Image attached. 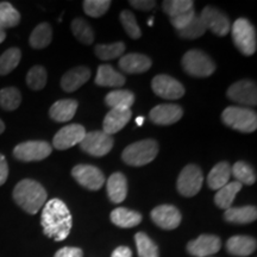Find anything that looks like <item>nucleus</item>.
<instances>
[{"label": "nucleus", "mask_w": 257, "mask_h": 257, "mask_svg": "<svg viewBox=\"0 0 257 257\" xmlns=\"http://www.w3.org/2000/svg\"><path fill=\"white\" fill-rule=\"evenodd\" d=\"M4 131H5V124H4V121L0 119V135L4 133Z\"/></svg>", "instance_id": "49"}, {"label": "nucleus", "mask_w": 257, "mask_h": 257, "mask_svg": "<svg viewBox=\"0 0 257 257\" xmlns=\"http://www.w3.org/2000/svg\"><path fill=\"white\" fill-rule=\"evenodd\" d=\"M221 120L225 125L240 133L250 134L257 128L256 112L245 107L229 106L221 113Z\"/></svg>", "instance_id": "5"}, {"label": "nucleus", "mask_w": 257, "mask_h": 257, "mask_svg": "<svg viewBox=\"0 0 257 257\" xmlns=\"http://www.w3.org/2000/svg\"><path fill=\"white\" fill-rule=\"evenodd\" d=\"M159 154V144L154 140L138 141L124 149L121 159L127 166L142 167L155 160Z\"/></svg>", "instance_id": "4"}, {"label": "nucleus", "mask_w": 257, "mask_h": 257, "mask_svg": "<svg viewBox=\"0 0 257 257\" xmlns=\"http://www.w3.org/2000/svg\"><path fill=\"white\" fill-rule=\"evenodd\" d=\"M78 101L74 99H62L54 102L49 110V115L51 119L59 123H66L73 119V117L78 110Z\"/></svg>", "instance_id": "21"}, {"label": "nucleus", "mask_w": 257, "mask_h": 257, "mask_svg": "<svg viewBox=\"0 0 257 257\" xmlns=\"http://www.w3.org/2000/svg\"><path fill=\"white\" fill-rule=\"evenodd\" d=\"M152 88L156 95L167 100H175L185 94V87L182 83L166 74H160L153 79Z\"/></svg>", "instance_id": "12"}, {"label": "nucleus", "mask_w": 257, "mask_h": 257, "mask_svg": "<svg viewBox=\"0 0 257 257\" xmlns=\"http://www.w3.org/2000/svg\"><path fill=\"white\" fill-rule=\"evenodd\" d=\"M111 257H133V251L127 246H118L117 249H114V251L112 252Z\"/></svg>", "instance_id": "47"}, {"label": "nucleus", "mask_w": 257, "mask_h": 257, "mask_svg": "<svg viewBox=\"0 0 257 257\" xmlns=\"http://www.w3.org/2000/svg\"><path fill=\"white\" fill-rule=\"evenodd\" d=\"M152 219L163 230H174L181 223L182 216L173 205H160L152 211Z\"/></svg>", "instance_id": "16"}, {"label": "nucleus", "mask_w": 257, "mask_h": 257, "mask_svg": "<svg viewBox=\"0 0 257 257\" xmlns=\"http://www.w3.org/2000/svg\"><path fill=\"white\" fill-rule=\"evenodd\" d=\"M120 22L124 30L126 31V34L128 35V37H131L133 40H138V38L142 36V31H141L140 25H138L133 12L126 11V10L121 12Z\"/></svg>", "instance_id": "42"}, {"label": "nucleus", "mask_w": 257, "mask_h": 257, "mask_svg": "<svg viewBox=\"0 0 257 257\" xmlns=\"http://www.w3.org/2000/svg\"><path fill=\"white\" fill-rule=\"evenodd\" d=\"M22 102V94L16 87H6L0 91V106L5 111L17 110Z\"/></svg>", "instance_id": "37"}, {"label": "nucleus", "mask_w": 257, "mask_h": 257, "mask_svg": "<svg viewBox=\"0 0 257 257\" xmlns=\"http://www.w3.org/2000/svg\"><path fill=\"white\" fill-rule=\"evenodd\" d=\"M53 40V29L48 23L38 24L30 35V46L34 49H43L51 43Z\"/></svg>", "instance_id": "29"}, {"label": "nucleus", "mask_w": 257, "mask_h": 257, "mask_svg": "<svg viewBox=\"0 0 257 257\" xmlns=\"http://www.w3.org/2000/svg\"><path fill=\"white\" fill-rule=\"evenodd\" d=\"M130 108H113L106 114L104 123H102V131L112 136L113 134L119 133L125 125L131 119Z\"/></svg>", "instance_id": "18"}, {"label": "nucleus", "mask_w": 257, "mask_h": 257, "mask_svg": "<svg viewBox=\"0 0 257 257\" xmlns=\"http://www.w3.org/2000/svg\"><path fill=\"white\" fill-rule=\"evenodd\" d=\"M105 102L111 110H113V108H130L135 102V94L127 89L112 91L106 95Z\"/></svg>", "instance_id": "30"}, {"label": "nucleus", "mask_w": 257, "mask_h": 257, "mask_svg": "<svg viewBox=\"0 0 257 257\" xmlns=\"http://www.w3.org/2000/svg\"><path fill=\"white\" fill-rule=\"evenodd\" d=\"M135 240H136L137 251L140 257H160L159 248L147 233H136Z\"/></svg>", "instance_id": "35"}, {"label": "nucleus", "mask_w": 257, "mask_h": 257, "mask_svg": "<svg viewBox=\"0 0 257 257\" xmlns=\"http://www.w3.org/2000/svg\"><path fill=\"white\" fill-rule=\"evenodd\" d=\"M227 98L237 104L245 106L257 105L256 83L250 80H239L231 85L226 92Z\"/></svg>", "instance_id": "13"}, {"label": "nucleus", "mask_w": 257, "mask_h": 257, "mask_svg": "<svg viewBox=\"0 0 257 257\" xmlns=\"http://www.w3.org/2000/svg\"><path fill=\"white\" fill-rule=\"evenodd\" d=\"M205 31H206V28H205L204 23H202L200 17L195 15V17L192 19V22L187 27L176 32L180 37L186 38V40H195V38L201 37L205 34Z\"/></svg>", "instance_id": "40"}, {"label": "nucleus", "mask_w": 257, "mask_h": 257, "mask_svg": "<svg viewBox=\"0 0 257 257\" xmlns=\"http://www.w3.org/2000/svg\"><path fill=\"white\" fill-rule=\"evenodd\" d=\"M150 67H152V60L143 54H127L119 60V68L127 74L148 72Z\"/></svg>", "instance_id": "20"}, {"label": "nucleus", "mask_w": 257, "mask_h": 257, "mask_svg": "<svg viewBox=\"0 0 257 257\" xmlns=\"http://www.w3.org/2000/svg\"><path fill=\"white\" fill-rule=\"evenodd\" d=\"M72 176L79 185L89 191H98L105 184V176L101 170L91 165L75 166L72 169Z\"/></svg>", "instance_id": "11"}, {"label": "nucleus", "mask_w": 257, "mask_h": 257, "mask_svg": "<svg viewBox=\"0 0 257 257\" xmlns=\"http://www.w3.org/2000/svg\"><path fill=\"white\" fill-rule=\"evenodd\" d=\"M232 41L243 55L251 56L257 49L256 29L246 18H238L231 25Z\"/></svg>", "instance_id": "3"}, {"label": "nucleus", "mask_w": 257, "mask_h": 257, "mask_svg": "<svg viewBox=\"0 0 257 257\" xmlns=\"http://www.w3.org/2000/svg\"><path fill=\"white\" fill-rule=\"evenodd\" d=\"M125 51L123 42H115L111 44H98L95 47V55L102 61H110L118 59Z\"/></svg>", "instance_id": "36"}, {"label": "nucleus", "mask_w": 257, "mask_h": 257, "mask_svg": "<svg viewBox=\"0 0 257 257\" xmlns=\"http://www.w3.org/2000/svg\"><path fill=\"white\" fill-rule=\"evenodd\" d=\"M5 38H6L5 31H0V43H3V42L5 41Z\"/></svg>", "instance_id": "48"}, {"label": "nucleus", "mask_w": 257, "mask_h": 257, "mask_svg": "<svg viewBox=\"0 0 257 257\" xmlns=\"http://www.w3.org/2000/svg\"><path fill=\"white\" fill-rule=\"evenodd\" d=\"M22 59V51L18 48H10L0 56V75H8L16 69Z\"/></svg>", "instance_id": "34"}, {"label": "nucleus", "mask_w": 257, "mask_h": 257, "mask_svg": "<svg viewBox=\"0 0 257 257\" xmlns=\"http://www.w3.org/2000/svg\"><path fill=\"white\" fill-rule=\"evenodd\" d=\"M82 152L94 157H102L107 155L113 148V138L104 131H92L86 133L83 140L80 142Z\"/></svg>", "instance_id": "8"}, {"label": "nucleus", "mask_w": 257, "mask_h": 257, "mask_svg": "<svg viewBox=\"0 0 257 257\" xmlns=\"http://www.w3.org/2000/svg\"><path fill=\"white\" fill-rule=\"evenodd\" d=\"M193 5H194V3L192 0H166V2H163L162 8L165 14L172 18L194 9Z\"/></svg>", "instance_id": "39"}, {"label": "nucleus", "mask_w": 257, "mask_h": 257, "mask_svg": "<svg viewBox=\"0 0 257 257\" xmlns=\"http://www.w3.org/2000/svg\"><path fill=\"white\" fill-rule=\"evenodd\" d=\"M70 29L76 40L83 44H92L94 42V32L91 25L82 18H75L70 24Z\"/></svg>", "instance_id": "33"}, {"label": "nucleus", "mask_w": 257, "mask_h": 257, "mask_svg": "<svg viewBox=\"0 0 257 257\" xmlns=\"http://www.w3.org/2000/svg\"><path fill=\"white\" fill-rule=\"evenodd\" d=\"M41 224L47 237L61 242L69 236L73 217L67 205L61 199H51L43 206Z\"/></svg>", "instance_id": "1"}, {"label": "nucleus", "mask_w": 257, "mask_h": 257, "mask_svg": "<svg viewBox=\"0 0 257 257\" xmlns=\"http://www.w3.org/2000/svg\"><path fill=\"white\" fill-rule=\"evenodd\" d=\"M86 130L80 124H70L61 128L53 140V146L57 150H67L83 140Z\"/></svg>", "instance_id": "14"}, {"label": "nucleus", "mask_w": 257, "mask_h": 257, "mask_svg": "<svg viewBox=\"0 0 257 257\" xmlns=\"http://www.w3.org/2000/svg\"><path fill=\"white\" fill-rule=\"evenodd\" d=\"M182 68L187 74L195 78H207L216 70L213 60L204 51L193 49L182 57Z\"/></svg>", "instance_id": "6"}, {"label": "nucleus", "mask_w": 257, "mask_h": 257, "mask_svg": "<svg viewBox=\"0 0 257 257\" xmlns=\"http://www.w3.org/2000/svg\"><path fill=\"white\" fill-rule=\"evenodd\" d=\"M256 239L250 236H233L227 240L226 249L231 255L246 257L256 250Z\"/></svg>", "instance_id": "24"}, {"label": "nucleus", "mask_w": 257, "mask_h": 257, "mask_svg": "<svg viewBox=\"0 0 257 257\" xmlns=\"http://www.w3.org/2000/svg\"><path fill=\"white\" fill-rule=\"evenodd\" d=\"M149 25H153V18H150V21H149V23H148Z\"/></svg>", "instance_id": "51"}, {"label": "nucleus", "mask_w": 257, "mask_h": 257, "mask_svg": "<svg viewBox=\"0 0 257 257\" xmlns=\"http://www.w3.org/2000/svg\"><path fill=\"white\" fill-rule=\"evenodd\" d=\"M111 220L117 226L128 229V227L137 226L142 221V214L125 207H117L112 211Z\"/></svg>", "instance_id": "25"}, {"label": "nucleus", "mask_w": 257, "mask_h": 257, "mask_svg": "<svg viewBox=\"0 0 257 257\" xmlns=\"http://www.w3.org/2000/svg\"><path fill=\"white\" fill-rule=\"evenodd\" d=\"M143 119H144L143 117L137 118V119H136V123H137V125H142V124H143Z\"/></svg>", "instance_id": "50"}, {"label": "nucleus", "mask_w": 257, "mask_h": 257, "mask_svg": "<svg viewBox=\"0 0 257 257\" xmlns=\"http://www.w3.org/2000/svg\"><path fill=\"white\" fill-rule=\"evenodd\" d=\"M221 248V240L214 234H201L187 244V251L194 257H211Z\"/></svg>", "instance_id": "15"}, {"label": "nucleus", "mask_w": 257, "mask_h": 257, "mask_svg": "<svg viewBox=\"0 0 257 257\" xmlns=\"http://www.w3.org/2000/svg\"><path fill=\"white\" fill-rule=\"evenodd\" d=\"M91 78V70L87 67L80 66L70 69L61 79V87L66 92H74L85 85Z\"/></svg>", "instance_id": "19"}, {"label": "nucleus", "mask_w": 257, "mask_h": 257, "mask_svg": "<svg viewBox=\"0 0 257 257\" xmlns=\"http://www.w3.org/2000/svg\"><path fill=\"white\" fill-rule=\"evenodd\" d=\"M82 5L86 15L93 18H99L107 12L111 6V2L108 0H85Z\"/></svg>", "instance_id": "41"}, {"label": "nucleus", "mask_w": 257, "mask_h": 257, "mask_svg": "<svg viewBox=\"0 0 257 257\" xmlns=\"http://www.w3.org/2000/svg\"><path fill=\"white\" fill-rule=\"evenodd\" d=\"M243 185H240L239 182L233 181V182H229L221 187L220 189H218L216 197H214V202L219 208H223V210L226 211L227 208L231 207V205L233 204L234 198H236L237 193H238L240 189H242Z\"/></svg>", "instance_id": "28"}, {"label": "nucleus", "mask_w": 257, "mask_h": 257, "mask_svg": "<svg viewBox=\"0 0 257 257\" xmlns=\"http://www.w3.org/2000/svg\"><path fill=\"white\" fill-rule=\"evenodd\" d=\"M195 15H197L195 14V10L192 9L189 10V11L185 12V14H181L179 16H175V17L170 18V23H172L173 27L175 28L176 31H180L191 23L192 19L195 17Z\"/></svg>", "instance_id": "43"}, {"label": "nucleus", "mask_w": 257, "mask_h": 257, "mask_svg": "<svg viewBox=\"0 0 257 257\" xmlns=\"http://www.w3.org/2000/svg\"><path fill=\"white\" fill-rule=\"evenodd\" d=\"M82 256L83 253L81 249L74 248V246H64V248L60 249L54 257H82Z\"/></svg>", "instance_id": "44"}, {"label": "nucleus", "mask_w": 257, "mask_h": 257, "mask_svg": "<svg viewBox=\"0 0 257 257\" xmlns=\"http://www.w3.org/2000/svg\"><path fill=\"white\" fill-rule=\"evenodd\" d=\"M184 115L181 106L176 104H161L150 111L149 118L154 124L172 125L179 121Z\"/></svg>", "instance_id": "17"}, {"label": "nucleus", "mask_w": 257, "mask_h": 257, "mask_svg": "<svg viewBox=\"0 0 257 257\" xmlns=\"http://www.w3.org/2000/svg\"><path fill=\"white\" fill-rule=\"evenodd\" d=\"M53 148L46 141H28L15 147L14 156L22 162H35L47 159Z\"/></svg>", "instance_id": "9"}, {"label": "nucleus", "mask_w": 257, "mask_h": 257, "mask_svg": "<svg viewBox=\"0 0 257 257\" xmlns=\"http://www.w3.org/2000/svg\"><path fill=\"white\" fill-rule=\"evenodd\" d=\"M130 5L141 11H150L155 8L156 3L154 0H131Z\"/></svg>", "instance_id": "45"}, {"label": "nucleus", "mask_w": 257, "mask_h": 257, "mask_svg": "<svg viewBox=\"0 0 257 257\" xmlns=\"http://www.w3.org/2000/svg\"><path fill=\"white\" fill-rule=\"evenodd\" d=\"M257 218V208L255 206L230 207L225 211L224 219L233 224H249Z\"/></svg>", "instance_id": "26"}, {"label": "nucleus", "mask_w": 257, "mask_h": 257, "mask_svg": "<svg viewBox=\"0 0 257 257\" xmlns=\"http://www.w3.org/2000/svg\"><path fill=\"white\" fill-rule=\"evenodd\" d=\"M47 70L42 66H34L28 72L27 85L32 91H41L47 85Z\"/></svg>", "instance_id": "38"}, {"label": "nucleus", "mask_w": 257, "mask_h": 257, "mask_svg": "<svg viewBox=\"0 0 257 257\" xmlns=\"http://www.w3.org/2000/svg\"><path fill=\"white\" fill-rule=\"evenodd\" d=\"M202 182L204 175L201 169L195 165H188L180 173L176 181V188L181 195L191 198L198 194L202 187Z\"/></svg>", "instance_id": "7"}, {"label": "nucleus", "mask_w": 257, "mask_h": 257, "mask_svg": "<svg viewBox=\"0 0 257 257\" xmlns=\"http://www.w3.org/2000/svg\"><path fill=\"white\" fill-rule=\"evenodd\" d=\"M125 76L114 68H112L110 64H101L99 66L98 72L95 76V83L101 87H121L124 85Z\"/></svg>", "instance_id": "23"}, {"label": "nucleus", "mask_w": 257, "mask_h": 257, "mask_svg": "<svg viewBox=\"0 0 257 257\" xmlns=\"http://www.w3.org/2000/svg\"><path fill=\"white\" fill-rule=\"evenodd\" d=\"M231 175L234 176L240 185H253L256 182V172L249 163L238 161L231 167Z\"/></svg>", "instance_id": "32"}, {"label": "nucleus", "mask_w": 257, "mask_h": 257, "mask_svg": "<svg viewBox=\"0 0 257 257\" xmlns=\"http://www.w3.org/2000/svg\"><path fill=\"white\" fill-rule=\"evenodd\" d=\"M231 178V166L227 162L217 163L211 169L207 176V185L211 189H220L225 185L229 184Z\"/></svg>", "instance_id": "27"}, {"label": "nucleus", "mask_w": 257, "mask_h": 257, "mask_svg": "<svg viewBox=\"0 0 257 257\" xmlns=\"http://www.w3.org/2000/svg\"><path fill=\"white\" fill-rule=\"evenodd\" d=\"M14 200L29 214H36L46 205L47 191L40 182L31 179L19 181L14 189Z\"/></svg>", "instance_id": "2"}, {"label": "nucleus", "mask_w": 257, "mask_h": 257, "mask_svg": "<svg viewBox=\"0 0 257 257\" xmlns=\"http://www.w3.org/2000/svg\"><path fill=\"white\" fill-rule=\"evenodd\" d=\"M108 198L114 204H120L125 200L127 194V180L121 173H113L106 184Z\"/></svg>", "instance_id": "22"}, {"label": "nucleus", "mask_w": 257, "mask_h": 257, "mask_svg": "<svg viewBox=\"0 0 257 257\" xmlns=\"http://www.w3.org/2000/svg\"><path fill=\"white\" fill-rule=\"evenodd\" d=\"M9 176V165L5 156L0 154V186H3L6 182Z\"/></svg>", "instance_id": "46"}, {"label": "nucleus", "mask_w": 257, "mask_h": 257, "mask_svg": "<svg viewBox=\"0 0 257 257\" xmlns=\"http://www.w3.org/2000/svg\"><path fill=\"white\" fill-rule=\"evenodd\" d=\"M21 22V14L14 5L8 2L0 3V31L17 27Z\"/></svg>", "instance_id": "31"}, {"label": "nucleus", "mask_w": 257, "mask_h": 257, "mask_svg": "<svg viewBox=\"0 0 257 257\" xmlns=\"http://www.w3.org/2000/svg\"><path fill=\"white\" fill-rule=\"evenodd\" d=\"M199 17L204 23L206 30L208 29L212 34L217 35V36H226L231 30V23L227 16L213 6H205Z\"/></svg>", "instance_id": "10"}]
</instances>
